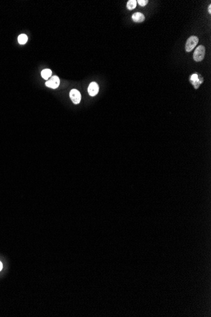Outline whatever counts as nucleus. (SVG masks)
<instances>
[{"mask_svg":"<svg viewBox=\"0 0 211 317\" xmlns=\"http://www.w3.org/2000/svg\"><path fill=\"white\" fill-rule=\"evenodd\" d=\"M205 47L202 45L198 46L195 50L193 53V59L195 61H201L203 60L205 56Z\"/></svg>","mask_w":211,"mask_h":317,"instance_id":"f257e3e1","label":"nucleus"},{"mask_svg":"<svg viewBox=\"0 0 211 317\" xmlns=\"http://www.w3.org/2000/svg\"><path fill=\"white\" fill-rule=\"evenodd\" d=\"M198 42V38L196 36H191L186 41L185 49L187 52H190L195 48Z\"/></svg>","mask_w":211,"mask_h":317,"instance_id":"f03ea898","label":"nucleus"},{"mask_svg":"<svg viewBox=\"0 0 211 317\" xmlns=\"http://www.w3.org/2000/svg\"><path fill=\"white\" fill-rule=\"evenodd\" d=\"M70 97L73 103L75 104H79L81 101V94L77 89H72L70 92Z\"/></svg>","mask_w":211,"mask_h":317,"instance_id":"7ed1b4c3","label":"nucleus"},{"mask_svg":"<svg viewBox=\"0 0 211 317\" xmlns=\"http://www.w3.org/2000/svg\"><path fill=\"white\" fill-rule=\"evenodd\" d=\"M60 83V80L59 77L58 76H53L51 77V79L48 80L46 83V85L47 87L52 89H56L59 86Z\"/></svg>","mask_w":211,"mask_h":317,"instance_id":"20e7f679","label":"nucleus"},{"mask_svg":"<svg viewBox=\"0 0 211 317\" xmlns=\"http://www.w3.org/2000/svg\"><path fill=\"white\" fill-rule=\"evenodd\" d=\"M99 85L95 82H93L89 84L88 88V92L91 96H94L97 95L99 92Z\"/></svg>","mask_w":211,"mask_h":317,"instance_id":"39448f33","label":"nucleus"},{"mask_svg":"<svg viewBox=\"0 0 211 317\" xmlns=\"http://www.w3.org/2000/svg\"><path fill=\"white\" fill-rule=\"evenodd\" d=\"M132 20L135 22H142L145 20V16L142 13L136 12L133 14Z\"/></svg>","mask_w":211,"mask_h":317,"instance_id":"423d86ee","label":"nucleus"},{"mask_svg":"<svg viewBox=\"0 0 211 317\" xmlns=\"http://www.w3.org/2000/svg\"><path fill=\"white\" fill-rule=\"evenodd\" d=\"M51 74L52 72L50 69H44L41 72V76L45 80H48L49 78H50L51 76Z\"/></svg>","mask_w":211,"mask_h":317,"instance_id":"0eeeda50","label":"nucleus"},{"mask_svg":"<svg viewBox=\"0 0 211 317\" xmlns=\"http://www.w3.org/2000/svg\"><path fill=\"white\" fill-rule=\"evenodd\" d=\"M136 6V1H135V0H130V1H128L127 7L128 10H134Z\"/></svg>","mask_w":211,"mask_h":317,"instance_id":"6e6552de","label":"nucleus"},{"mask_svg":"<svg viewBox=\"0 0 211 317\" xmlns=\"http://www.w3.org/2000/svg\"><path fill=\"white\" fill-rule=\"evenodd\" d=\"M27 40H28V37H27V36L25 34H23L20 35L18 37V41L20 44H25L27 41Z\"/></svg>","mask_w":211,"mask_h":317,"instance_id":"1a4fd4ad","label":"nucleus"},{"mask_svg":"<svg viewBox=\"0 0 211 317\" xmlns=\"http://www.w3.org/2000/svg\"><path fill=\"white\" fill-rule=\"evenodd\" d=\"M136 2H138V3L141 6H145L146 5H147V4L148 3V1H147V0H138Z\"/></svg>","mask_w":211,"mask_h":317,"instance_id":"9d476101","label":"nucleus"},{"mask_svg":"<svg viewBox=\"0 0 211 317\" xmlns=\"http://www.w3.org/2000/svg\"><path fill=\"white\" fill-rule=\"evenodd\" d=\"M191 80H192V81H193V82L198 81L197 74H193V75L191 76Z\"/></svg>","mask_w":211,"mask_h":317,"instance_id":"9b49d317","label":"nucleus"},{"mask_svg":"<svg viewBox=\"0 0 211 317\" xmlns=\"http://www.w3.org/2000/svg\"><path fill=\"white\" fill-rule=\"evenodd\" d=\"M208 11H209V13H211V5H210L208 7Z\"/></svg>","mask_w":211,"mask_h":317,"instance_id":"f8f14e48","label":"nucleus"},{"mask_svg":"<svg viewBox=\"0 0 211 317\" xmlns=\"http://www.w3.org/2000/svg\"><path fill=\"white\" fill-rule=\"evenodd\" d=\"M2 268H3V265H2V263H1V261H0V271H1V270H2Z\"/></svg>","mask_w":211,"mask_h":317,"instance_id":"ddd939ff","label":"nucleus"}]
</instances>
